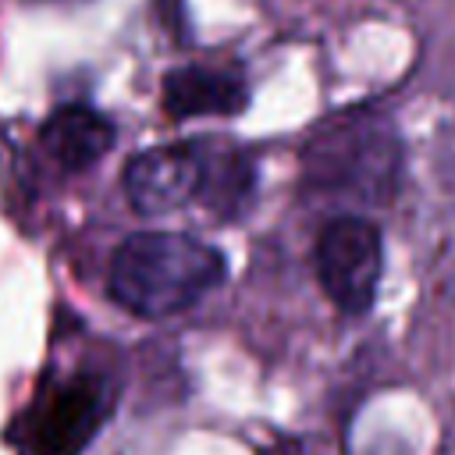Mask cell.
Here are the masks:
<instances>
[{
	"label": "cell",
	"mask_w": 455,
	"mask_h": 455,
	"mask_svg": "<svg viewBox=\"0 0 455 455\" xmlns=\"http://www.w3.org/2000/svg\"><path fill=\"white\" fill-rule=\"evenodd\" d=\"M228 274L220 249L181 231L128 235L110 263V295L135 316H174Z\"/></svg>",
	"instance_id": "6da1fadb"
},
{
	"label": "cell",
	"mask_w": 455,
	"mask_h": 455,
	"mask_svg": "<svg viewBox=\"0 0 455 455\" xmlns=\"http://www.w3.org/2000/svg\"><path fill=\"white\" fill-rule=\"evenodd\" d=\"M384 267V242L377 224L345 213L327 220L316 238V277L327 299L345 313L370 309Z\"/></svg>",
	"instance_id": "7a4b0ae2"
},
{
	"label": "cell",
	"mask_w": 455,
	"mask_h": 455,
	"mask_svg": "<svg viewBox=\"0 0 455 455\" xmlns=\"http://www.w3.org/2000/svg\"><path fill=\"white\" fill-rule=\"evenodd\" d=\"M107 387L96 377H68L53 384L28 412V455H78L107 416Z\"/></svg>",
	"instance_id": "3957f363"
},
{
	"label": "cell",
	"mask_w": 455,
	"mask_h": 455,
	"mask_svg": "<svg viewBox=\"0 0 455 455\" xmlns=\"http://www.w3.org/2000/svg\"><path fill=\"white\" fill-rule=\"evenodd\" d=\"M203 142H164L142 149L124 167V196L135 213L164 217L203 196Z\"/></svg>",
	"instance_id": "277c9868"
},
{
	"label": "cell",
	"mask_w": 455,
	"mask_h": 455,
	"mask_svg": "<svg viewBox=\"0 0 455 455\" xmlns=\"http://www.w3.org/2000/svg\"><path fill=\"white\" fill-rule=\"evenodd\" d=\"M249 100L245 78L231 68H178L164 78V107L171 117H213V114H238Z\"/></svg>",
	"instance_id": "5b68a950"
},
{
	"label": "cell",
	"mask_w": 455,
	"mask_h": 455,
	"mask_svg": "<svg viewBox=\"0 0 455 455\" xmlns=\"http://www.w3.org/2000/svg\"><path fill=\"white\" fill-rule=\"evenodd\" d=\"M39 142L60 171H85L114 146V124L85 103H68L46 117Z\"/></svg>",
	"instance_id": "8992f818"
}]
</instances>
